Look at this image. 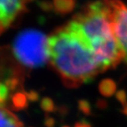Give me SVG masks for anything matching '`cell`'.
<instances>
[{
	"label": "cell",
	"mask_w": 127,
	"mask_h": 127,
	"mask_svg": "<svg viewBox=\"0 0 127 127\" xmlns=\"http://www.w3.org/2000/svg\"><path fill=\"white\" fill-rule=\"evenodd\" d=\"M44 124H45V127H55V119L53 117H51V116L47 115L46 116H45Z\"/></svg>",
	"instance_id": "cell-15"
},
{
	"label": "cell",
	"mask_w": 127,
	"mask_h": 127,
	"mask_svg": "<svg viewBox=\"0 0 127 127\" xmlns=\"http://www.w3.org/2000/svg\"><path fill=\"white\" fill-rule=\"evenodd\" d=\"M23 123L8 109L1 106V127H22Z\"/></svg>",
	"instance_id": "cell-6"
},
{
	"label": "cell",
	"mask_w": 127,
	"mask_h": 127,
	"mask_svg": "<svg viewBox=\"0 0 127 127\" xmlns=\"http://www.w3.org/2000/svg\"><path fill=\"white\" fill-rule=\"evenodd\" d=\"M70 21L90 45L101 73L125 60L123 48L114 30L111 0L90 2Z\"/></svg>",
	"instance_id": "cell-2"
},
{
	"label": "cell",
	"mask_w": 127,
	"mask_h": 127,
	"mask_svg": "<svg viewBox=\"0 0 127 127\" xmlns=\"http://www.w3.org/2000/svg\"><path fill=\"white\" fill-rule=\"evenodd\" d=\"M10 90L8 89V88L7 87L6 84L2 82L1 85H0V101H1L2 106H3V103L7 101V97H8Z\"/></svg>",
	"instance_id": "cell-12"
},
{
	"label": "cell",
	"mask_w": 127,
	"mask_h": 127,
	"mask_svg": "<svg viewBox=\"0 0 127 127\" xmlns=\"http://www.w3.org/2000/svg\"><path fill=\"white\" fill-rule=\"evenodd\" d=\"M78 109L81 112L85 115H90L91 114V105L87 100H79L78 102Z\"/></svg>",
	"instance_id": "cell-11"
},
{
	"label": "cell",
	"mask_w": 127,
	"mask_h": 127,
	"mask_svg": "<svg viewBox=\"0 0 127 127\" xmlns=\"http://www.w3.org/2000/svg\"><path fill=\"white\" fill-rule=\"evenodd\" d=\"M121 112H122L124 115L127 116V106H123V109L121 110Z\"/></svg>",
	"instance_id": "cell-18"
},
{
	"label": "cell",
	"mask_w": 127,
	"mask_h": 127,
	"mask_svg": "<svg viewBox=\"0 0 127 127\" xmlns=\"http://www.w3.org/2000/svg\"><path fill=\"white\" fill-rule=\"evenodd\" d=\"M3 83L6 84L10 91H15L17 88L20 87V79L15 76L6 78V80Z\"/></svg>",
	"instance_id": "cell-10"
},
{
	"label": "cell",
	"mask_w": 127,
	"mask_h": 127,
	"mask_svg": "<svg viewBox=\"0 0 127 127\" xmlns=\"http://www.w3.org/2000/svg\"><path fill=\"white\" fill-rule=\"evenodd\" d=\"M99 92L104 96H111L116 90V84L111 78H106L101 81L98 86Z\"/></svg>",
	"instance_id": "cell-8"
},
{
	"label": "cell",
	"mask_w": 127,
	"mask_h": 127,
	"mask_svg": "<svg viewBox=\"0 0 127 127\" xmlns=\"http://www.w3.org/2000/svg\"><path fill=\"white\" fill-rule=\"evenodd\" d=\"M30 0H0V31H7L21 15Z\"/></svg>",
	"instance_id": "cell-5"
},
{
	"label": "cell",
	"mask_w": 127,
	"mask_h": 127,
	"mask_svg": "<svg viewBox=\"0 0 127 127\" xmlns=\"http://www.w3.org/2000/svg\"><path fill=\"white\" fill-rule=\"evenodd\" d=\"M49 63L67 88H78L93 80L101 69L94 54L71 21L48 36Z\"/></svg>",
	"instance_id": "cell-1"
},
{
	"label": "cell",
	"mask_w": 127,
	"mask_h": 127,
	"mask_svg": "<svg viewBox=\"0 0 127 127\" xmlns=\"http://www.w3.org/2000/svg\"><path fill=\"white\" fill-rule=\"evenodd\" d=\"M74 127H92V125H91L88 121L83 120L81 121H78L77 123H75Z\"/></svg>",
	"instance_id": "cell-16"
},
{
	"label": "cell",
	"mask_w": 127,
	"mask_h": 127,
	"mask_svg": "<svg viewBox=\"0 0 127 127\" xmlns=\"http://www.w3.org/2000/svg\"><path fill=\"white\" fill-rule=\"evenodd\" d=\"M96 105L99 108H106V101H104V100H98L97 103H96Z\"/></svg>",
	"instance_id": "cell-17"
},
{
	"label": "cell",
	"mask_w": 127,
	"mask_h": 127,
	"mask_svg": "<svg viewBox=\"0 0 127 127\" xmlns=\"http://www.w3.org/2000/svg\"><path fill=\"white\" fill-rule=\"evenodd\" d=\"M26 94L27 96V99H28V101H36L39 100V98H40L39 93L34 90L29 91V92L26 93Z\"/></svg>",
	"instance_id": "cell-14"
},
{
	"label": "cell",
	"mask_w": 127,
	"mask_h": 127,
	"mask_svg": "<svg viewBox=\"0 0 127 127\" xmlns=\"http://www.w3.org/2000/svg\"><path fill=\"white\" fill-rule=\"evenodd\" d=\"M63 127H69V126H63Z\"/></svg>",
	"instance_id": "cell-19"
},
{
	"label": "cell",
	"mask_w": 127,
	"mask_h": 127,
	"mask_svg": "<svg viewBox=\"0 0 127 127\" xmlns=\"http://www.w3.org/2000/svg\"><path fill=\"white\" fill-rule=\"evenodd\" d=\"M126 62H127V60H126Z\"/></svg>",
	"instance_id": "cell-20"
},
{
	"label": "cell",
	"mask_w": 127,
	"mask_h": 127,
	"mask_svg": "<svg viewBox=\"0 0 127 127\" xmlns=\"http://www.w3.org/2000/svg\"><path fill=\"white\" fill-rule=\"evenodd\" d=\"M114 30L127 60V3L121 0H111Z\"/></svg>",
	"instance_id": "cell-4"
},
{
	"label": "cell",
	"mask_w": 127,
	"mask_h": 127,
	"mask_svg": "<svg viewBox=\"0 0 127 127\" xmlns=\"http://www.w3.org/2000/svg\"><path fill=\"white\" fill-rule=\"evenodd\" d=\"M40 107L45 112H53L57 110L54 101L50 97H43L40 100Z\"/></svg>",
	"instance_id": "cell-9"
},
{
	"label": "cell",
	"mask_w": 127,
	"mask_h": 127,
	"mask_svg": "<svg viewBox=\"0 0 127 127\" xmlns=\"http://www.w3.org/2000/svg\"><path fill=\"white\" fill-rule=\"evenodd\" d=\"M116 99L122 104L123 106H127V95L126 91L124 90H119L116 94Z\"/></svg>",
	"instance_id": "cell-13"
},
{
	"label": "cell",
	"mask_w": 127,
	"mask_h": 127,
	"mask_svg": "<svg viewBox=\"0 0 127 127\" xmlns=\"http://www.w3.org/2000/svg\"><path fill=\"white\" fill-rule=\"evenodd\" d=\"M12 108L15 111H20L27 107L28 99L26 93L24 92H16L11 96Z\"/></svg>",
	"instance_id": "cell-7"
},
{
	"label": "cell",
	"mask_w": 127,
	"mask_h": 127,
	"mask_svg": "<svg viewBox=\"0 0 127 127\" xmlns=\"http://www.w3.org/2000/svg\"><path fill=\"white\" fill-rule=\"evenodd\" d=\"M12 53L25 68L42 67L49 62L48 37L37 30H24L15 37Z\"/></svg>",
	"instance_id": "cell-3"
}]
</instances>
